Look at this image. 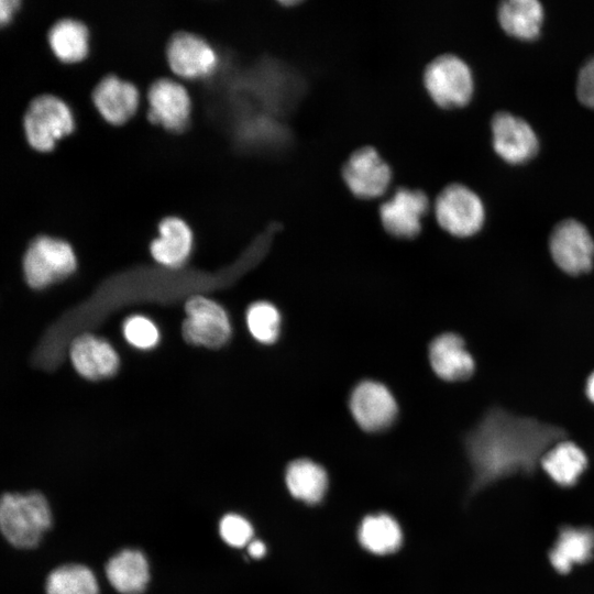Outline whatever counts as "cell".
<instances>
[{"mask_svg": "<svg viewBox=\"0 0 594 594\" xmlns=\"http://www.w3.org/2000/svg\"><path fill=\"white\" fill-rule=\"evenodd\" d=\"M565 438L559 426L490 408L464 438L472 469L470 494L510 476L534 475L548 449Z\"/></svg>", "mask_w": 594, "mask_h": 594, "instance_id": "6da1fadb", "label": "cell"}, {"mask_svg": "<svg viewBox=\"0 0 594 594\" xmlns=\"http://www.w3.org/2000/svg\"><path fill=\"white\" fill-rule=\"evenodd\" d=\"M50 503L38 491H8L0 495V535L16 550L36 548L50 530Z\"/></svg>", "mask_w": 594, "mask_h": 594, "instance_id": "7a4b0ae2", "label": "cell"}, {"mask_svg": "<svg viewBox=\"0 0 594 594\" xmlns=\"http://www.w3.org/2000/svg\"><path fill=\"white\" fill-rule=\"evenodd\" d=\"M422 81L431 100L442 109L466 106L474 91L470 66L454 54L431 59L424 70Z\"/></svg>", "mask_w": 594, "mask_h": 594, "instance_id": "3957f363", "label": "cell"}, {"mask_svg": "<svg viewBox=\"0 0 594 594\" xmlns=\"http://www.w3.org/2000/svg\"><path fill=\"white\" fill-rule=\"evenodd\" d=\"M77 261L72 245L48 235L36 237L23 257V273L32 288H44L69 276Z\"/></svg>", "mask_w": 594, "mask_h": 594, "instance_id": "277c9868", "label": "cell"}, {"mask_svg": "<svg viewBox=\"0 0 594 594\" xmlns=\"http://www.w3.org/2000/svg\"><path fill=\"white\" fill-rule=\"evenodd\" d=\"M24 131L30 145L42 152L51 151L56 141L68 135L75 128V119L68 105L53 95L34 98L24 116Z\"/></svg>", "mask_w": 594, "mask_h": 594, "instance_id": "5b68a950", "label": "cell"}, {"mask_svg": "<svg viewBox=\"0 0 594 594\" xmlns=\"http://www.w3.org/2000/svg\"><path fill=\"white\" fill-rule=\"evenodd\" d=\"M435 213L439 226L458 238L477 233L485 221L480 196L463 184H449L437 196Z\"/></svg>", "mask_w": 594, "mask_h": 594, "instance_id": "8992f818", "label": "cell"}, {"mask_svg": "<svg viewBox=\"0 0 594 594\" xmlns=\"http://www.w3.org/2000/svg\"><path fill=\"white\" fill-rule=\"evenodd\" d=\"M392 177L391 166L373 146L356 148L342 166L344 184L360 199H374L384 195Z\"/></svg>", "mask_w": 594, "mask_h": 594, "instance_id": "52a82bcc", "label": "cell"}, {"mask_svg": "<svg viewBox=\"0 0 594 594\" xmlns=\"http://www.w3.org/2000/svg\"><path fill=\"white\" fill-rule=\"evenodd\" d=\"M549 250L554 263L568 274L580 275L593 266L594 240L575 219H564L553 228Z\"/></svg>", "mask_w": 594, "mask_h": 594, "instance_id": "ba28073f", "label": "cell"}, {"mask_svg": "<svg viewBox=\"0 0 594 594\" xmlns=\"http://www.w3.org/2000/svg\"><path fill=\"white\" fill-rule=\"evenodd\" d=\"M147 120L167 131L180 132L189 123L191 98L187 88L169 77L155 79L146 92Z\"/></svg>", "mask_w": 594, "mask_h": 594, "instance_id": "9c48e42d", "label": "cell"}, {"mask_svg": "<svg viewBox=\"0 0 594 594\" xmlns=\"http://www.w3.org/2000/svg\"><path fill=\"white\" fill-rule=\"evenodd\" d=\"M185 311L182 332L188 343L216 349L229 340L231 324L228 315L216 301L195 296L186 302Z\"/></svg>", "mask_w": 594, "mask_h": 594, "instance_id": "30bf717a", "label": "cell"}, {"mask_svg": "<svg viewBox=\"0 0 594 594\" xmlns=\"http://www.w3.org/2000/svg\"><path fill=\"white\" fill-rule=\"evenodd\" d=\"M169 69L185 79L206 78L219 64L215 47L202 36L180 31L172 35L166 46Z\"/></svg>", "mask_w": 594, "mask_h": 594, "instance_id": "8fae6325", "label": "cell"}, {"mask_svg": "<svg viewBox=\"0 0 594 594\" xmlns=\"http://www.w3.org/2000/svg\"><path fill=\"white\" fill-rule=\"evenodd\" d=\"M495 153L510 165L531 161L539 151V140L531 125L507 111L496 112L491 120Z\"/></svg>", "mask_w": 594, "mask_h": 594, "instance_id": "7c38bea8", "label": "cell"}, {"mask_svg": "<svg viewBox=\"0 0 594 594\" xmlns=\"http://www.w3.org/2000/svg\"><path fill=\"white\" fill-rule=\"evenodd\" d=\"M429 210L425 191L400 187L383 201L378 213L383 228L398 239L416 238L422 229V218Z\"/></svg>", "mask_w": 594, "mask_h": 594, "instance_id": "4fadbf2b", "label": "cell"}, {"mask_svg": "<svg viewBox=\"0 0 594 594\" xmlns=\"http://www.w3.org/2000/svg\"><path fill=\"white\" fill-rule=\"evenodd\" d=\"M349 406L355 422L369 432L389 428L398 414L392 392L384 384L371 380L354 387Z\"/></svg>", "mask_w": 594, "mask_h": 594, "instance_id": "5bb4252c", "label": "cell"}, {"mask_svg": "<svg viewBox=\"0 0 594 594\" xmlns=\"http://www.w3.org/2000/svg\"><path fill=\"white\" fill-rule=\"evenodd\" d=\"M92 102L108 123L121 125L136 113L141 96L139 88L133 82L109 74L95 86Z\"/></svg>", "mask_w": 594, "mask_h": 594, "instance_id": "9a60e30c", "label": "cell"}, {"mask_svg": "<svg viewBox=\"0 0 594 594\" xmlns=\"http://www.w3.org/2000/svg\"><path fill=\"white\" fill-rule=\"evenodd\" d=\"M594 559V527L565 524L559 527L558 535L548 551L551 568L559 574H569L574 566L583 565Z\"/></svg>", "mask_w": 594, "mask_h": 594, "instance_id": "2e32d148", "label": "cell"}, {"mask_svg": "<svg viewBox=\"0 0 594 594\" xmlns=\"http://www.w3.org/2000/svg\"><path fill=\"white\" fill-rule=\"evenodd\" d=\"M69 356L75 370L92 381L110 377L119 367V356L112 345L89 333L73 339Z\"/></svg>", "mask_w": 594, "mask_h": 594, "instance_id": "e0dca14e", "label": "cell"}, {"mask_svg": "<svg viewBox=\"0 0 594 594\" xmlns=\"http://www.w3.org/2000/svg\"><path fill=\"white\" fill-rule=\"evenodd\" d=\"M429 361L433 372L448 382L469 378L475 363L465 348L463 339L455 333H442L429 345Z\"/></svg>", "mask_w": 594, "mask_h": 594, "instance_id": "ac0fdd59", "label": "cell"}, {"mask_svg": "<svg viewBox=\"0 0 594 594\" xmlns=\"http://www.w3.org/2000/svg\"><path fill=\"white\" fill-rule=\"evenodd\" d=\"M588 465V460L581 447L573 441L562 439L543 454L540 468L559 487L575 486Z\"/></svg>", "mask_w": 594, "mask_h": 594, "instance_id": "d6986e66", "label": "cell"}, {"mask_svg": "<svg viewBox=\"0 0 594 594\" xmlns=\"http://www.w3.org/2000/svg\"><path fill=\"white\" fill-rule=\"evenodd\" d=\"M193 246V232L178 217H166L158 224V237L151 242L153 258L167 267H179L188 258Z\"/></svg>", "mask_w": 594, "mask_h": 594, "instance_id": "ffe728a7", "label": "cell"}, {"mask_svg": "<svg viewBox=\"0 0 594 594\" xmlns=\"http://www.w3.org/2000/svg\"><path fill=\"white\" fill-rule=\"evenodd\" d=\"M543 18L542 4L537 0H507L497 9L504 32L521 41H532L540 35Z\"/></svg>", "mask_w": 594, "mask_h": 594, "instance_id": "44dd1931", "label": "cell"}, {"mask_svg": "<svg viewBox=\"0 0 594 594\" xmlns=\"http://www.w3.org/2000/svg\"><path fill=\"white\" fill-rule=\"evenodd\" d=\"M106 574L119 593L141 594L148 583V563L139 550L125 549L109 560Z\"/></svg>", "mask_w": 594, "mask_h": 594, "instance_id": "7402d4cb", "label": "cell"}, {"mask_svg": "<svg viewBox=\"0 0 594 594\" xmlns=\"http://www.w3.org/2000/svg\"><path fill=\"white\" fill-rule=\"evenodd\" d=\"M48 43L62 62H80L89 52V31L81 21L64 18L52 25Z\"/></svg>", "mask_w": 594, "mask_h": 594, "instance_id": "603a6c76", "label": "cell"}, {"mask_svg": "<svg viewBox=\"0 0 594 594\" xmlns=\"http://www.w3.org/2000/svg\"><path fill=\"white\" fill-rule=\"evenodd\" d=\"M286 484L290 494L305 503H319L328 487L324 469L309 459H298L286 470Z\"/></svg>", "mask_w": 594, "mask_h": 594, "instance_id": "cb8c5ba5", "label": "cell"}, {"mask_svg": "<svg viewBox=\"0 0 594 594\" xmlns=\"http://www.w3.org/2000/svg\"><path fill=\"white\" fill-rule=\"evenodd\" d=\"M359 541L374 554L395 552L402 544V529L387 514L366 516L359 528Z\"/></svg>", "mask_w": 594, "mask_h": 594, "instance_id": "d4e9b609", "label": "cell"}, {"mask_svg": "<svg viewBox=\"0 0 594 594\" xmlns=\"http://www.w3.org/2000/svg\"><path fill=\"white\" fill-rule=\"evenodd\" d=\"M45 594H98L94 572L82 564L69 563L53 569L44 583Z\"/></svg>", "mask_w": 594, "mask_h": 594, "instance_id": "484cf974", "label": "cell"}, {"mask_svg": "<svg viewBox=\"0 0 594 594\" xmlns=\"http://www.w3.org/2000/svg\"><path fill=\"white\" fill-rule=\"evenodd\" d=\"M246 324L251 334L258 342L270 344L278 338L280 315L271 302L257 301L248 309Z\"/></svg>", "mask_w": 594, "mask_h": 594, "instance_id": "4316f807", "label": "cell"}, {"mask_svg": "<svg viewBox=\"0 0 594 594\" xmlns=\"http://www.w3.org/2000/svg\"><path fill=\"white\" fill-rule=\"evenodd\" d=\"M127 341L139 349H151L160 339L156 326L146 317L132 316L123 324Z\"/></svg>", "mask_w": 594, "mask_h": 594, "instance_id": "83f0119b", "label": "cell"}, {"mask_svg": "<svg viewBox=\"0 0 594 594\" xmlns=\"http://www.w3.org/2000/svg\"><path fill=\"white\" fill-rule=\"evenodd\" d=\"M219 531L223 541L237 548L250 543L253 536L251 524L244 517L237 514L226 515L220 521Z\"/></svg>", "mask_w": 594, "mask_h": 594, "instance_id": "f1b7e54d", "label": "cell"}, {"mask_svg": "<svg viewBox=\"0 0 594 594\" xmlns=\"http://www.w3.org/2000/svg\"><path fill=\"white\" fill-rule=\"evenodd\" d=\"M576 97L583 106L594 110V57L587 59L579 70Z\"/></svg>", "mask_w": 594, "mask_h": 594, "instance_id": "f546056e", "label": "cell"}, {"mask_svg": "<svg viewBox=\"0 0 594 594\" xmlns=\"http://www.w3.org/2000/svg\"><path fill=\"white\" fill-rule=\"evenodd\" d=\"M19 0H0V25L7 24L19 8Z\"/></svg>", "mask_w": 594, "mask_h": 594, "instance_id": "4dcf8cb0", "label": "cell"}, {"mask_svg": "<svg viewBox=\"0 0 594 594\" xmlns=\"http://www.w3.org/2000/svg\"><path fill=\"white\" fill-rule=\"evenodd\" d=\"M248 550H249V554L252 558L258 559V558H262L265 554L266 547L262 541L254 540V541H251L249 543Z\"/></svg>", "mask_w": 594, "mask_h": 594, "instance_id": "1f68e13d", "label": "cell"}, {"mask_svg": "<svg viewBox=\"0 0 594 594\" xmlns=\"http://www.w3.org/2000/svg\"><path fill=\"white\" fill-rule=\"evenodd\" d=\"M585 389L588 399L594 404V371L586 381Z\"/></svg>", "mask_w": 594, "mask_h": 594, "instance_id": "d6a6232c", "label": "cell"}]
</instances>
